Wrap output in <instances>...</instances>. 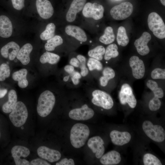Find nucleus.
<instances>
[{"label": "nucleus", "instance_id": "1", "mask_svg": "<svg viewBox=\"0 0 165 165\" xmlns=\"http://www.w3.org/2000/svg\"><path fill=\"white\" fill-rule=\"evenodd\" d=\"M56 102L55 96L51 90H46L40 94L38 101L37 111L43 117L47 116L52 112Z\"/></svg>", "mask_w": 165, "mask_h": 165}, {"label": "nucleus", "instance_id": "2", "mask_svg": "<svg viewBox=\"0 0 165 165\" xmlns=\"http://www.w3.org/2000/svg\"><path fill=\"white\" fill-rule=\"evenodd\" d=\"M90 133L89 129L86 125L81 123L74 125L70 131V140L72 145L77 148L83 146L87 140Z\"/></svg>", "mask_w": 165, "mask_h": 165}, {"label": "nucleus", "instance_id": "3", "mask_svg": "<svg viewBox=\"0 0 165 165\" xmlns=\"http://www.w3.org/2000/svg\"><path fill=\"white\" fill-rule=\"evenodd\" d=\"M28 116L26 106L21 101H17L9 117L10 120L16 127H20L25 123Z\"/></svg>", "mask_w": 165, "mask_h": 165}, {"label": "nucleus", "instance_id": "4", "mask_svg": "<svg viewBox=\"0 0 165 165\" xmlns=\"http://www.w3.org/2000/svg\"><path fill=\"white\" fill-rule=\"evenodd\" d=\"M148 23L149 29L154 35L160 39L165 38V24L158 13L154 12L150 13L148 17Z\"/></svg>", "mask_w": 165, "mask_h": 165}, {"label": "nucleus", "instance_id": "5", "mask_svg": "<svg viewBox=\"0 0 165 165\" xmlns=\"http://www.w3.org/2000/svg\"><path fill=\"white\" fill-rule=\"evenodd\" d=\"M142 127L145 133L152 140L157 142L164 140L165 131L161 126L154 125L150 121L146 120L143 122Z\"/></svg>", "mask_w": 165, "mask_h": 165}, {"label": "nucleus", "instance_id": "6", "mask_svg": "<svg viewBox=\"0 0 165 165\" xmlns=\"http://www.w3.org/2000/svg\"><path fill=\"white\" fill-rule=\"evenodd\" d=\"M92 103L95 105L105 109H110L113 106L114 103L111 97L106 92L95 90L92 93Z\"/></svg>", "mask_w": 165, "mask_h": 165}, {"label": "nucleus", "instance_id": "7", "mask_svg": "<svg viewBox=\"0 0 165 165\" xmlns=\"http://www.w3.org/2000/svg\"><path fill=\"white\" fill-rule=\"evenodd\" d=\"M133 9V6L131 3L123 2L113 7L110 10V14L112 18L116 20H123L131 14Z\"/></svg>", "mask_w": 165, "mask_h": 165}, {"label": "nucleus", "instance_id": "8", "mask_svg": "<svg viewBox=\"0 0 165 165\" xmlns=\"http://www.w3.org/2000/svg\"><path fill=\"white\" fill-rule=\"evenodd\" d=\"M104 12V8L102 5L95 2H88L84 5L82 13L85 18L98 20L103 17Z\"/></svg>", "mask_w": 165, "mask_h": 165}, {"label": "nucleus", "instance_id": "9", "mask_svg": "<svg viewBox=\"0 0 165 165\" xmlns=\"http://www.w3.org/2000/svg\"><path fill=\"white\" fill-rule=\"evenodd\" d=\"M119 97L120 102L122 105H124L127 103L132 108H134L136 107V99L131 87L128 84L124 83L122 86Z\"/></svg>", "mask_w": 165, "mask_h": 165}, {"label": "nucleus", "instance_id": "10", "mask_svg": "<svg viewBox=\"0 0 165 165\" xmlns=\"http://www.w3.org/2000/svg\"><path fill=\"white\" fill-rule=\"evenodd\" d=\"M94 112L92 108H89L86 104L82 105L81 108H77L71 110L69 113V117L77 120H85L92 118Z\"/></svg>", "mask_w": 165, "mask_h": 165}, {"label": "nucleus", "instance_id": "11", "mask_svg": "<svg viewBox=\"0 0 165 165\" xmlns=\"http://www.w3.org/2000/svg\"><path fill=\"white\" fill-rule=\"evenodd\" d=\"M11 152L16 165H30L28 161L21 158L26 157L30 154V150L27 148L21 145H15L12 148Z\"/></svg>", "mask_w": 165, "mask_h": 165}, {"label": "nucleus", "instance_id": "12", "mask_svg": "<svg viewBox=\"0 0 165 165\" xmlns=\"http://www.w3.org/2000/svg\"><path fill=\"white\" fill-rule=\"evenodd\" d=\"M86 0H73L67 11L65 19L68 23H72L76 19L78 14L82 10Z\"/></svg>", "mask_w": 165, "mask_h": 165}, {"label": "nucleus", "instance_id": "13", "mask_svg": "<svg viewBox=\"0 0 165 165\" xmlns=\"http://www.w3.org/2000/svg\"><path fill=\"white\" fill-rule=\"evenodd\" d=\"M129 64L132 70L134 77L137 79L142 78L145 72L143 61L136 56L131 57L129 60Z\"/></svg>", "mask_w": 165, "mask_h": 165}, {"label": "nucleus", "instance_id": "14", "mask_svg": "<svg viewBox=\"0 0 165 165\" xmlns=\"http://www.w3.org/2000/svg\"><path fill=\"white\" fill-rule=\"evenodd\" d=\"M36 5L38 13L44 19H49L54 13L53 8L48 0H36Z\"/></svg>", "mask_w": 165, "mask_h": 165}, {"label": "nucleus", "instance_id": "15", "mask_svg": "<svg viewBox=\"0 0 165 165\" xmlns=\"http://www.w3.org/2000/svg\"><path fill=\"white\" fill-rule=\"evenodd\" d=\"M151 38V36L150 34L147 32H144L139 38L136 40L134 45L139 54L144 56L149 53L150 50L147 44Z\"/></svg>", "mask_w": 165, "mask_h": 165}, {"label": "nucleus", "instance_id": "16", "mask_svg": "<svg viewBox=\"0 0 165 165\" xmlns=\"http://www.w3.org/2000/svg\"><path fill=\"white\" fill-rule=\"evenodd\" d=\"M37 152L38 156L41 158L50 162L58 161L61 156L59 151L44 146L39 147L37 150Z\"/></svg>", "mask_w": 165, "mask_h": 165}, {"label": "nucleus", "instance_id": "17", "mask_svg": "<svg viewBox=\"0 0 165 165\" xmlns=\"http://www.w3.org/2000/svg\"><path fill=\"white\" fill-rule=\"evenodd\" d=\"M104 144V141L101 137L96 136L89 139L87 145L93 152L95 154L96 158L99 159L103 156L105 152Z\"/></svg>", "mask_w": 165, "mask_h": 165}, {"label": "nucleus", "instance_id": "18", "mask_svg": "<svg viewBox=\"0 0 165 165\" xmlns=\"http://www.w3.org/2000/svg\"><path fill=\"white\" fill-rule=\"evenodd\" d=\"M65 32L67 35L74 38L79 42H84L87 40V37L85 31L78 26L68 25L65 27Z\"/></svg>", "mask_w": 165, "mask_h": 165}, {"label": "nucleus", "instance_id": "19", "mask_svg": "<svg viewBox=\"0 0 165 165\" xmlns=\"http://www.w3.org/2000/svg\"><path fill=\"white\" fill-rule=\"evenodd\" d=\"M110 136L112 142L118 146H122L128 143L131 139V135L129 132H120L116 130L111 131Z\"/></svg>", "mask_w": 165, "mask_h": 165}, {"label": "nucleus", "instance_id": "20", "mask_svg": "<svg viewBox=\"0 0 165 165\" xmlns=\"http://www.w3.org/2000/svg\"><path fill=\"white\" fill-rule=\"evenodd\" d=\"M20 49L19 45L14 42H10L3 46L0 50L2 56L5 58L13 60Z\"/></svg>", "mask_w": 165, "mask_h": 165}, {"label": "nucleus", "instance_id": "21", "mask_svg": "<svg viewBox=\"0 0 165 165\" xmlns=\"http://www.w3.org/2000/svg\"><path fill=\"white\" fill-rule=\"evenodd\" d=\"M13 32V26L9 18L5 15L0 16V36L4 38L10 37Z\"/></svg>", "mask_w": 165, "mask_h": 165}, {"label": "nucleus", "instance_id": "22", "mask_svg": "<svg viewBox=\"0 0 165 165\" xmlns=\"http://www.w3.org/2000/svg\"><path fill=\"white\" fill-rule=\"evenodd\" d=\"M121 160L120 153L115 150H112L103 155L100 161L104 165H114L119 163Z\"/></svg>", "mask_w": 165, "mask_h": 165}, {"label": "nucleus", "instance_id": "23", "mask_svg": "<svg viewBox=\"0 0 165 165\" xmlns=\"http://www.w3.org/2000/svg\"><path fill=\"white\" fill-rule=\"evenodd\" d=\"M33 46L29 43H27L20 48L16 56L17 59L24 65L30 62V54L32 50Z\"/></svg>", "mask_w": 165, "mask_h": 165}, {"label": "nucleus", "instance_id": "24", "mask_svg": "<svg viewBox=\"0 0 165 165\" xmlns=\"http://www.w3.org/2000/svg\"><path fill=\"white\" fill-rule=\"evenodd\" d=\"M28 73L27 70L23 68L14 72L12 74V79L17 82L18 85L21 88H26L28 85L27 79Z\"/></svg>", "mask_w": 165, "mask_h": 165}, {"label": "nucleus", "instance_id": "25", "mask_svg": "<svg viewBox=\"0 0 165 165\" xmlns=\"http://www.w3.org/2000/svg\"><path fill=\"white\" fill-rule=\"evenodd\" d=\"M8 101L2 105V110L5 113H10L13 110L17 102V96L16 90H10L8 94Z\"/></svg>", "mask_w": 165, "mask_h": 165}, {"label": "nucleus", "instance_id": "26", "mask_svg": "<svg viewBox=\"0 0 165 165\" xmlns=\"http://www.w3.org/2000/svg\"><path fill=\"white\" fill-rule=\"evenodd\" d=\"M60 59V57L58 55L46 51L41 56L39 61L43 64L54 65L58 63Z\"/></svg>", "mask_w": 165, "mask_h": 165}, {"label": "nucleus", "instance_id": "27", "mask_svg": "<svg viewBox=\"0 0 165 165\" xmlns=\"http://www.w3.org/2000/svg\"><path fill=\"white\" fill-rule=\"evenodd\" d=\"M103 75L99 79L100 85L102 87L106 86L110 79H113L115 76L114 71L110 67H106L102 71Z\"/></svg>", "mask_w": 165, "mask_h": 165}, {"label": "nucleus", "instance_id": "28", "mask_svg": "<svg viewBox=\"0 0 165 165\" xmlns=\"http://www.w3.org/2000/svg\"><path fill=\"white\" fill-rule=\"evenodd\" d=\"M63 42L62 37L59 35H55L53 38L47 40L44 47L46 51L48 52L54 50L55 48L61 45Z\"/></svg>", "mask_w": 165, "mask_h": 165}, {"label": "nucleus", "instance_id": "29", "mask_svg": "<svg viewBox=\"0 0 165 165\" xmlns=\"http://www.w3.org/2000/svg\"><path fill=\"white\" fill-rule=\"evenodd\" d=\"M115 39V36L112 28L108 26L105 28L104 34L100 37L99 40L104 44L108 45L113 42Z\"/></svg>", "mask_w": 165, "mask_h": 165}, {"label": "nucleus", "instance_id": "30", "mask_svg": "<svg viewBox=\"0 0 165 165\" xmlns=\"http://www.w3.org/2000/svg\"><path fill=\"white\" fill-rule=\"evenodd\" d=\"M116 40L118 45L122 46H126L129 42V39L124 27L121 26L119 28Z\"/></svg>", "mask_w": 165, "mask_h": 165}, {"label": "nucleus", "instance_id": "31", "mask_svg": "<svg viewBox=\"0 0 165 165\" xmlns=\"http://www.w3.org/2000/svg\"><path fill=\"white\" fill-rule=\"evenodd\" d=\"M105 49L103 46L99 45L90 50L88 55L90 57H92L99 61L103 59V56L105 53Z\"/></svg>", "mask_w": 165, "mask_h": 165}, {"label": "nucleus", "instance_id": "32", "mask_svg": "<svg viewBox=\"0 0 165 165\" xmlns=\"http://www.w3.org/2000/svg\"><path fill=\"white\" fill-rule=\"evenodd\" d=\"M56 26L52 23L48 24L45 30L40 34V37L43 40H47L53 37L55 35Z\"/></svg>", "mask_w": 165, "mask_h": 165}, {"label": "nucleus", "instance_id": "33", "mask_svg": "<svg viewBox=\"0 0 165 165\" xmlns=\"http://www.w3.org/2000/svg\"><path fill=\"white\" fill-rule=\"evenodd\" d=\"M118 49V46L115 44H112L108 46L104 54L105 60L108 61L112 58L117 57L119 54Z\"/></svg>", "mask_w": 165, "mask_h": 165}, {"label": "nucleus", "instance_id": "34", "mask_svg": "<svg viewBox=\"0 0 165 165\" xmlns=\"http://www.w3.org/2000/svg\"><path fill=\"white\" fill-rule=\"evenodd\" d=\"M147 87L153 93L154 97L159 98H162L164 96L163 91L162 89L158 87L157 83L155 81L149 80L147 82Z\"/></svg>", "mask_w": 165, "mask_h": 165}, {"label": "nucleus", "instance_id": "35", "mask_svg": "<svg viewBox=\"0 0 165 165\" xmlns=\"http://www.w3.org/2000/svg\"><path fill=\"white\" fill-rule=\"evenodd\" d=\"M86 65L90 71L94 70L100 71L103 68V65L100 61L92 57L88 59L86 62Z\"/></svg>", "mask_w": 165, "mask_h": 165}, {"label": "nucleus", "instance_id": "36", "mask_svg": "<svg viewBox=\"0 0 165 165\" xmlns=\"http://www.w3.org/2000/svg\"><path fill=\"white\" fill-rule=\"evenodd\" d=\"M79 60L80 65L79 68L80 69V73L82 77H85L88 74L89 70L86 65V57L81 54L77 55L76 57Z\"/></svg>", "mask_w": 165, "mask_h": 165}, {"label": "nucleus", "instance_id": "37", "mask_svg": "<svg viewBox=\"0 0 165 165\" xmlns=\"http://www.w3.org/2000/svg\"><path fill=\"white\" fill-rule=\"evenodd\" d=\"M143 162L145 165H162L160 161L158 158L150 153H146L144 155Z\"/></svg>", "mask_w": 165, "mask_h": 165}, {"label": "nucleus", "instance_id": "38", "mask_svg": "<svg viewBox=\"0 0 165 165\" xmlns=\"http://www.w3.org/2000/svg\"><path fill=\"white\" fill-rule=\"evenodd\" d=\"M11 70L9 66L3 63L0 65V81H4L10 75Z\"/></svg>", "mask_w": 165, "mask_h": 165}, {"label": "nucleus", "instance_id": "39", "mask_svg": "<svg viewBox=\"0 0 165 165\" xmlns=\"http://www.w3.org/2000/svg\"><path fill=\"white\" fill-rule=\"evenodd\" d=\"M151 77L153 79H165V69L160 68L154 69L151 72Z\"/></svg>", "mask_w": 165, "mask_h": 165}, {"label": "nucleus", "instance_id": "40", "mask_svg": "<svg viewBox=\"0 0 165 165\" xmlns=\"http://www.w3.org/2000/svg\"><path fill=\"white\" fill-rule=\"evenodd\" d=\"M161 102L159 98L154 97L149 103V109L152 111H155L158 110L160 108Z\"/></svg>", "mask_w": 165, "mask_h": 165}, {"label": "nucleus", "instance_id": "41", "mask_svg": "<svg viewBox=\"0 0 165 165\" xmlns=\"http://www.w3.org/2000/svg\"><path fill=\"white\" fill-rule=\"evenodd\" d=\"M71 80L74 85H77L80 83V80L82 78V76L79 72L75 70L71 75Z\"/></svg>", "mask_w": 165, "mask_h": 165}, {"label": "nucleus", "instance_id": "42", "mask_svg": "<svg viewBox=\"0 0 165 165\" xmlns=\"http://www.w3.org/2000/svg\"><path fill=\"white\" fill-rule=\"evenodd\" d=\"M14 8L17 10L22 9L24 6V0H11Z\"/></svg>", "mask_w": 165, "mask_h": 165}, {"label": "nucleus", "instance_id": "43", "mask_svg": "<svg viewBox=\"0 0 165 165\" xmlns=\"http://www.w3.org/2000/svg\"><path fill=\"white\" fill-rule=\"evenodd\" d=\"M31 165H50L46 161L39 158L31 160L30 163Z\"/></svg>", "mask_w": 165, "mask_h": 165}, {"label": "nucleus", "instance_id": "44", "mask_svg": "<svg viewBox=\"0 0 165 165\" xmlns=\"http://www.w3.org/2000/svg\"><path fill=\"white\" fill-rule=\"evenodd\" d=\"M56 165H74L75 163L73 160L72 159H68L65 158L62 160L61 161L57 162Z\"/></svg>", "mask_w": 165, "mask_h": 165}, {"label": "nucleus", "instance_id": "45", "mask_svg": "<svg viewBox=\"0 0 165 165\" xmlns=\"http://www.w3.org/2000/svg\"><path fill=\"white\" fill-rule=\"evenodd\" d=\"M70 65L73 66L74 68H79L80 65V63L79 60L76 57H73L71 58L69 61Z\"/></svg>", "mask_w": 165, "mask_h": 165}, {"label": "nucleus", "instance_id": "46", "mask_svg": "<svg viewBox=\"0 0 165 165\" xmlns=\"http://www.w3.org/2000/svg\"><path fill=\"white\" fill-rule=\"evenodd\" d=\"M64 70L66 73L69 75H71L75 70V68L70 64L65 65L64 68Z\"/></svg>", "mask_w": 165, "mask_h": 165}, {"label": "nucleus", "instance_id": "47", "mask_svg": "<svg viewBox=\"0 0 165 165\" xmlns=\"http://www.w3.org/2000/svg\"><path fill=\"white\" fill-rule=\"evenodd\" d=\"M8 90L6 89H0V98L3 97L6 94Z\"/></svg>", "mask_w": 165, "mask_h": 165}, {"label": "nucleus", "instance_id": "48", "mask_svg": "<svg viewBox=\"0 0 165 165\" xmlns=\"http://www.w3.org/2000/svg\"><path fill=\"white\" fill-rule=\"evenodd\" d=\"M70 79V75L68 74V75H67L63 77V81L65 82H68Z\"/></svg>", "mask_w": 165, "mask_h": 165}, {"label": "nucleus", "instance_id": "49", "mask_svg": "<svg viewBox=\"0 0 165 165\" xmlns=\"http://www.w3.org/2000/svg\"><path fill=\"white\" fill-rule=\"evenodd\" d=\"M160 1L163 6H165V0H160Z\"/></svg>", "mask_w": 165, "mask_h": 165}, {"label": "nucleus", "instance_id": "50", "mask_svg": "<svg viewBox=\"0 0 165 165\" xmlns=\"http://www.w3.org/2000/svg\"></svg>", "mask_w": 165, "mask_h": 165}]
</instances>
